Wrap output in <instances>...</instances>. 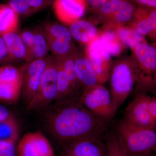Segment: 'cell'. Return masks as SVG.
<instances>
[{
	"label": "cell",
	"instance_id": "6da1fadb",
	"mask_svg": "<svg viewBox=\"0 0 156 156\" xmlns=\"http://www.w3.org/2000/svg\"><path fill=\"white\" fill-rule=\"evenodd\" d=\"M46 126L60 144L79 140H103L108 122L90 111L80 99L55 103L46 117Z\"/></svg>",
	"mask_w": 156,
	"mask_h": 156
},
{
	"label": "cell",
	"instance_id": "7a4b0ae2",
	"mask_svg": "<svg viewBox=\"0 0 156 156\" xmlns=\"http://www.w3.org/2000/svg\"><path fill=\"white\" fill-rule=\"evenodd\" d=\"M115 132L128 156H151L156 151L155 130L135 126L123 119L117 124Z\"/></svg>",
	"mask_w": 156,
	"mask_h": 156
},
{
	"label": "cell",
	"instance_id": "3957f363",
	"mask_svg": "<svg viewBox=\"0 0 156 156\" xmlns=\"http://www.w3.org/2000/svg\"><path fill=\"white\" fill-rule=\"evenodd\" d=\"M123 119L135 126L156 131V97L144 92L137 93L126 107Z\"/></svg>",
	"mask_w": 156,
	"mask_h": 156
},
{
	"label": "cell",
	"instance_id": "277c9868",
	"mask_svg": "<svg viewBox=\"0 0 156 156\" xmlns=\"http://www.w3.org/2000/svg\"><path fill=\"white\" fill-rule=\"evenodd\" d=\"M57 73V59L48 57V63L36 93L27 105L28 109L42 110L49 107L55 101L58 92Z\"/></svg>",
	"mask_w": 156,
	"mask_h": 156
},
{
	"label": "cell",
	"instance_id": "5b68a950",
	"mask_svg": "<svg viewBox=\"0 0 156 156\" xmlns=\"http://www.w3.org/2000/svg\"><path fill=\"white\" fill-rule=\"evenodd\" d=\"M139 71L131 65L121 62L115 65L111 75V95L113 104L117 110L128 98L135 80L139 78Z\"/></svg>",
	"mask_w": 156,
	"mask_h": 156
},
{
	"label": "cell",
	"instance_id": "8992f818",
	"mask_svg": "<svg viewBox=\"0 0 156 156\" xmlns=\"http://www.w3.org/2000/svg\"><path fill=\"white\" fill-rule=\"evenodd\" d=\"M80 100L93 114L106 122L112 119L116 113L110 92L99 83L84 89Z\"/></svg>",
	"mask_w": 156,
	"mask_h": 156
},
{
	"label": "cell",
	"instance_id": "52a82bcc",
	"mask_svg": "<svg viewBox=\"0 0 156 156\" xmlns=\"http://www.w3.org/2000/svg\"><path fill=\"white\" fill-rule=\"evenodd\" d=\"M48 61V57L36 58L20 67L22 80L21 97L27 105L36 93Z\"/></svg>",
	"mask_w": 156,
	"mask_h": 156
},
{
	"label": "cell",
	"instance_id": "ba28073f",
	"mask_svg": "<svg viewBox=\"0 0 156 156\" xmlns=\"http://www.w3.org/2000/svg\"><path fill=\"white\" fill-rule=\"evenodd\" d=\"M22 75L20 67L11 65L0 66V101L15 103L21 97Z\"/></svg>",
	"mask_w": 156,
	"mask_h": 156
},
{
	"label": "cell",
	"instance_id": "9c48e42d",
	"mask_svg": "<svg viewBox=\"0 0 156 156\" xmlns=\"http://www.w3.org/2000/svg\"><path fill=\"white\" fill-rule=\"evenodd\" d=\"M61 145L60 156H107L102 140H79Z\"/></svg>",
	"mask_w": 156,
	"mask_h": 156
},
{
	"label": "cell",
	"instance_id": "30bf717a",
	"mask_svg": "<svg viewBox=\"0 0 156 156\" xmlns=\"http://www.w3.org/2000/svg\"><path fill=\"white\" fill-rule=\"evenodd\" d=\"M20 35L32 60L46 57L50 48L44 31L30 29L22 31Z\"/></svg>",
	"mask_w": 156,
	"mask_h": 156
},
{
	"label": "cell",
	"instance_id": "8fae6325",
	"mask_svg": "<svg viewBox=\"0 0 156 156\" xmlns=\"http://www.w3.org/2000/svg\"><path fill=\"white\" fill-rule=\"evenodd\" d=\"M53 9L56 17L66 23L79 20L85 13L86 0H54Z\"/></svg>",
	"mask_w": 156,
	"mask_h": 156
},
{
	"label": "cell",
	"instance_id": "7c38bea8",
	"mask_svg": "<svg viewBox=\"0 0 156 156\" xmlns=\"http://www.w3.org/2000/svg\"><path fill=\"white\" fill-rule=\"evenodd\" d=\"M2 36L10 57L14 61L28 62L32 60L20 34L16 32L1 35Z\"/></svg>",
	"mask_w": 156,
	"mask_h": 156
},
{
	"label": "cell",
	"instance_id": "4fadbf2b",
	"mask_svg": "<svg viewBox=\"0 0 156 156\" xmlns=\"http://www.w3.org/2000/svg\"><path fill=\"white\" fill-rule=\"evenodd\" d=\"M75 69L83 90L99 83L97 75L89 59L80 58L75 60Z\"/></svg>",
	"mask_w": 156,
	"mask_h": 156
},
{
	"label": "cell",
	"instance_id": "5bb4252c",
	"mask_svg": "<svg viewBox=\"0 0 156 156\" xmlns=\"http://www.w3.org/2000/svg\"><path fill=\"white\" fill-rule=\"evenodd\" d=\"M53 0H10L8 5L18 15L27 16L49 5Z\"/></svg>",
	"mask_w": 156,
	"mask_h": 156
},
{
	"label": "cell",
	"instance_id": "9a60e30c",
	"mask_svg": "<svg viewBox=\"0 0 156 156\" xmlns=\"http://www.w3.org/2000/svg\"><path fill=\"white\" fill-rule=\"evenodd\" d=\"M134 49L135 56L144 71L147 73L154 71L156 67L155 48L147 44L142 43Z\"/></svg>",
	"mask_w": 156,
	"mask_h": 156
},
{
	"label": "cell",
	"instance_id": "2e32d148",
	"mask_svg": "<svg viewBox=\"0 0 156 156\" xmlns=\"http://www.w3.org/2000/svg\"><path fill=\"white\" fill-rule=\"evenodd\" d=\"M69 30L72 37L82 43L91 41L96 37L97 33L92 23L84 20H78L71 23Z\"/></svg>",
	"mask_w": 156,
	"mask_h": 156
},
{
	"label": "cell",
	"instance_id": "e0dca14e",
	"mask_svg": "<svg viewBox=\"0 0 156 156\" xmlns=\"http://www.w3.org/2000/svg\"><path fill=\"white\" fill-rule=\"evenodd\" d=\"M18 16L8 4H0V34L16 32Z\"/></svg>",
	"mask_w": 156,
	"mask_h": 156
},
{
	"label": "cell",
	"instance_id": "ac0fdd59",
	"mask_svg": "<svg viewBox=\"0 0 156 156\" xmlns=\"http://www.w3.org/2000/svg\"><path fill=\"white\" fill-rule=\"evenodd\" d=\"M19 138V126L13 115L0 121V141L17 143Z\"/></svg>",
	"mask_w": 156,
	"mask_h": 156
},
{
	"label": "cell",
	"instance_id": "d6986e66",
	"mask_svg": "<svg viewBox=\"0 0 156 156\" xmlns=\"http://www.w3.org/2000/svg\"><path fill=\"white\" fill-rule=\"evenodd\" d=\"M16 144V156H41L33 136L32 132L23 136Z\"/></svg>",
	"mask_w": 156,
	"mask_h": 156
},
{
	"label": "cell",
	"instance_id": "ffe728a7",
	"mask_svg": "<svg viewBox=\"0 0 156 156\" xmlns=\"http://www.w3.org/2000/svg\"><path fill=\"white\" fill-rule=\"evenodd\" d=\"M44 32L47 39L71 42L72 37L69 29L57 23H47L44 25Z\"/></svg>",
	"mask_w": 156,
	"mask_h": 156
},
{
	"label": "cell",
	"instance_id": "44dd1931",
	"mask_svg": "<svg viewBox=\"0 0 156 156\" xmlns=\"http://www.w3.org/2000/svg\"><path fill=\"white\" fill-rule=\"evenodd\" d=\"M104 139L107 156H128L122 140L115 131L107 133Z\"/></svg>",
	"mask_w": 156,
	"mask_h": 156
},
{
	"label": "cell",
	"instance_id": "7402d4cb",
	"mask_svg": "<svg viewBox=\"0 0 156 156\" xmlns=\"http://www.w3.org/2000/svg\"><path fill=\"white\" fill-rule=\"evenodd\" d=\"M104 48L111 56H116L121 51V44L116 35L112 31H107L98 37Z\"/></svg>",
	"mask_w": 156,
	"mask_h": 156
},
{
	"label": "cell",
	"instance_id": "603a6c76",
	"mask_svg": "<svg viewBox=\"0 0 156 156\" xmlns=\"http://www.w3.org/2000/svg\"><path fill=\"white\" fill-rule=\"evenodd\" d=\"M118 36L126 45L132 48L142 43V35L137 30H131L125 27H121L117 31Z\"/></svg>",
	"mask_w": 156,
	"mask_h": 156
},
{
	"label": "cell",
	"instance_id": "cb8c5ba5",
	"mask_svg": "<svg viewBox=\"0 0 156 156\" xmlns=\"http://www.w3.org/2000/svg\"><path fill=\"white\" fill-rule=\"evenodd\" d=\"M134 7L129 0H125L111 16L119 23L128 22L134 14Z\"/></svg>",
	"mask_w": 156,
	"mask_h": 156
},
{
	"label": "cell",
	"instance_id": "d4e9b609",
	"mask_svg": "<svg viewBox=\"0 0 156 156\" xmlns=\"http://www.w3.org/2000/svg\"><path fill=\"white\" fill-rule=\"evenodd\" d=\"M34 140L41 156H55L54 150L49 140L41 131L32 132Z\"/></svg>",
	"mask_w": 156,
	"mask_h": 156
},
{
	"label": "cell",
	"instance_id": "484cf974",
	"mask_svg": "<svg viewBox=\"0 0 156 156\" xmlns=\"http://www.w3.org/2000/svg\"><path fill=\"white\" fill-rule=\"evenodd\" d=\"M156 11L154 8L147 12L146 17L141 20L137 25V30L141 35H147L153 29L156 30Z\"/></svg>",
	"mask_w": 156,
	"mask_h": 156
},
{
	"label": "cell",
	"instance_id": "4316f807",
	"mask_svg": "<svg viewBox=\"0 0 156 156\" xmlns=\"http://www.w3.org/2000/svg\"><path fill=\"white\" fill-rule=\"evenodd\" d=\"M50 50L58 57H64L71 50V42L62 41L53 39H47Z\"/></svg>",
	"mask_w": 156,
	"mask_h": 156
},
{
	"label": "cell",
	"instance_id": "83f0119b",
	"mask_svg": "<svg viewBox=\"0 0 156 156\" xmlns=\"http://www.w3.org/2000/svg\"><path fill=\"white\" fill-rule=\"evenodd\" d=\"M60 62L63 69L69 76L74 85L80 89V83L78 80L75 69V60L71 57H68L66 59H57Z\"/></svg>",
	"mask_w": 156,
	"mask_h": 156
},
{
	"label": "cell",
	"instance_id": "f1b7e54d",
	"mask_svg": "<svg viewBox=\"0 0 156 156\" xmlns=\"http://www.w3.org/2000/svg\"><path fill=\"white\" fill-rule=\"evenodd\" d=\"M125 0H111L102 5L95 8L98 9L101 14L105 16H111Z\"/></svg>",
	"mask_w": 156,
	"mask_h": 156
},
{
	"label": "cell",
	"instance_id": "f546056e",
	"mask_svg": "<svg viewBox=\"0 0 156 156\" xmlns=\"http://www.w3.org/2000/svg\"><path fill=\"white\" fill-rule=\"evenodd\" d=\"M89 48L99 52L102 60L105 62H108L110 59L111 56L104 48L102 43L98 38L92 41L89 46Z\"/></svg>",
	"mask_w": 156,
	"mask_h": 156
},
{
	"label": "cell",
	"instance_id": "4dcf8cb0",
	"mask_svg": "<svg viewBox=\"0 0 156 156\" xmlns=\"http://www.w3.org/2000/svg\"><path fill=\"white\" fill-rule=\"evenodd\" d=\"M17 144L14 142L0 141V156H16Z\"/></svg>",
	"mask_w": 156,
	"mask_h": 156
},
{
	"label": "cell",
	"instance_id": "1f68e13d",
	"mask_svg": "<svg viewBox=\"0 0 156 156\" xmlns=\"http://www.w3.org/2000/svg\"><path fill=\"white\" fill-rule=\"evenodd\" d=\"M12 62L4 39L0 34V66L11 65Z\"/></svg>",
	"mask_w": 156,
	"mask_h": 156
},
{
	"label": "cell",
	"instance_id": "d6a6232c",
	"mask_svg": "<svg viewBox=\"0 0 156 156\" xmlns=\"http://www.w3.org/2000/svg\"><path fill=\"white\" fill-rule=\"evenodd\" d=\"M12 115L9 109L0 104V121L9 118Z\"/></svg>",
	"mask_w": 156,
	"mask_h": 156
},
{
	"label": "cell",
	"instance_id": "836d02e7",
	"mask_svg": "<svg viewBox=\"0 0 156 156\" xmlns=\"http://www.w3.org/2000/svg\"><path fill=\"white\" fill-rule=\"evenodd\" d=\"M140 5L147 6L148 8H155L156 0H133Z\"/></svg>",
	"mask_w": 156,
	"mask_h": 156
},
{
	"label": "cell",
	"instance_id": "e575fe53",
	"mask_svg": "<svg viewBox=\"0 0 156 156\" xmlns=\"http://www.w3.org/2000/svg\"><path fill=\"white\" fill-rule=\"evenodd\" d=\"M110 1L111 0H86V2L93 8L100 7Z\"/></svg>",
	"mask_w": 156,
	"mask_h": 156
},
{
	"label": "cell",
	"instance_id": "d590c367",
	"mask_svg": "<svg viewBox=\"0 0 156 156\" xmlns=\"http://www.w3.org/2000/svg\"><path fill=\"white\" fill-rule=\"evenodd\" d=\"M151 156H156L155 153H154V154H153Z\"/></svg>",
	"mask_w": 156,
	"mask_h": 156
}]
</instances>
